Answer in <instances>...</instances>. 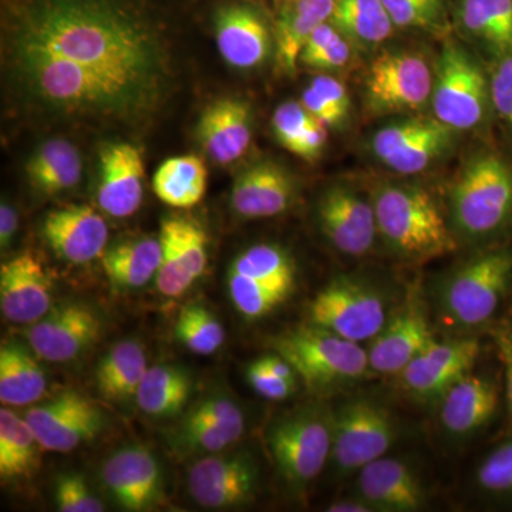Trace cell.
Masks as SVG:
<instances>
[{"mask_svg":"<svg viewBox=\"0 0 512 512\" xmlns=\"http://www.w3.org/2000/svg\"><path fill=\"white\" fill-rule=\"evenodd\" d=\"M13 46L42 50L160 96L165 57L153 30L113 0H32Z\"/></svg>","mask_w":512,"mask_h":512,"instance_id":"cell-1","label":"cell"},{"mask_svg":"<svg viewBox=\"0 0 512 512\" xmlns=\"http://www.w3.org/2000/svg\"><path fill=\"white\" fill-rule=\"evenodd\" d=\"M18 79L29 94L50 109L86 117H137L156 106L160 96L96 72L82 64L47 55L42 50L13 46Z\"/></svg>","mask_w":512,"mask_h":512,"instance_id":"cell-2","label":"cell"},{"mask_svg":"<svg viewBox=\"0 0 512 512\" xmlns=\"http://www.w3.org/2000/svg\"><path fill=\"white\" fill-rule=\"evenodd\" d=\"M377 231L394 255L407 261H427L457 248L433 197L412 184L383 183L372 197Z\"/></svg>","mask_w":512,"mask_h":512,"instance_id":"cell-3","label":"cell"},{"mask_svg":"<svg viewBox=\"0 0 512 512\" xmlns=\"http://www.w3.org/2000/svg\"><path fill=\"white\" fill-rule=\"evenodd\" d=\"M454 229L468 239L495 237L512 224V167L494 153L473 156L450 191Z\"/></svg>","mask_w":512,"mask_h":512,"instance_id":"cell-4","label":"cell"},{"mask_svg":"<svg viewBox=\"0 0 512 512\" xmlns=\"http://www.w3.org/2000/svg\"><path fill=\"white\" fill-rule=\"evenodd\" d=\"M512 281V252H485L464 262L440 291V311L448 325L477 328L493 318Z\"/></svg>","mask_w":512,"mask_h":512,"instance_id":"cell-5","label":"cell"},{"mask_svg":"<svg viewBox=\"0 0 512 512\" xmlns=\"http://www.w3.org/2000/svg\"><path fill=\"white\" fill-rule=\"evenodd\" d=\"M276 353L285 357L313 389L346 386L369 372L367 350L319 326H301L279 336Z\"/></svg>","mask_w":512,"mask_h":512,"instance_id":"cell-6","label":"cell"},{"mask_svg":"<svg viewBox=\"0 0 512 512\" xmlns=\"http://www.w3.org/2000/svg\"><path fill=\"white\" fill-rule=\"evenodd\" d=\"M266 441L286 484L305 490L332 456V413L315 406L293 410L269 427Z\"/></svg>","mask_w":512,"mask_h":512,"instance_id":"cell-7","label":"cell"},{"mask_svg":"<svg viewBox=\"0 0 512 512\" xmlns=\"http://www.w3.org/2000/svg\"><path fill=\"white\" fill-rule=\"evenodd\" d=\"M431 109L436 119L456 131L484 123L491 106L490 79L463 46L447 42L434 66Z\"/></svg>","mask_w":512,"mask_h":512,"instance_id":"cell-8","label":"cell"},{"mask_svg":"<svg viewBox=\"0 0 512 512\" xmlns=\"http://www.w3.org/2000/svg\"><path fill=\"white\" fill-rule=\"evenodd\" d=\"M295 284V264L279 245H254L229 266V296L247 319L265 318L274 312L291 296Z\"/></svg>","mask_w":512,"mask_h":512,"instance_id":"cell-9","label":"cell"},{"mask_svg":"<svg viewBox=\"0 0 512 512\" xmlns=\"http://www.w3.org/2000/svg\"><path fill=\"white\" fill-rule=\"evenodd\" d=\"M332 456L339 476H350L387 456L399 436L392 412L369 397H355L332 413Z\"/></svg>","mask_w":512,"mask_h":512,"instance_id":"cell-10","label":"cell"},{"mask_svg":"<svg viewBox=\"0 0 512 512\" xmlns=\"http://www.w3.org/2000/svg\"><path fill=\"white\" fill-rule=\"evenodd\" d=\"M434 69L410 50L380 53L365 77L367 110L379 116L416 113L430 103Z\"/></svg>","mask_w":512,"mask_h":512,"instance_id":"cell-11","label":"cell"},{"mask_svg":"<svg viewBox=\"0 0 512 512\" xmlns=\"http://www.w3.org/2000/svg\"><path fill=\"white\" fill-rule=\"evenodd\" d=\"M309 316L312 325L360 345L375 339L389 320L383 296L349 276L326 285L313 299Z\"/></svg>","mask_w":512,"mask_h":512,"instance_id":"cell-12","label":"cell"},{"mask_svg":"<svg viewBox=\"0 0 512 512\" xmlns=\"http://www.w3.org/2000/svg\"><path fill=\"white\" fill-rule=\"evenodd\" d=\"M456 133L434 116L410 117L376 131L372 150L377 160L394 173L419 174L446 156Z\"/></svg>","mask_w":512,"mask_h":512,"instance_id":"cell-13","label":"cell"},{"mask_svg":"<svg viewBox=\"0 0 512 512\" xmlns=\"http://www.w3.org/2000/svg\"><path fill=\"white\" fill-rule=\"evenodd\" d=\"M316 212L323 235L340 254L362 258L375 247L379 231L372 198L335 184L320 195Z\"/></svg>","mask_w":512,"mask_h":512,"instance_id":"cell-14","label":"cell"},{"mask_svg":"<svg viewBox=\"0 0 512 512\" xmlns=\"http://www.w3.org/2000/svg\"><path fill=\"white\" fill-rule=\"evenodd\" d=\"M40 446L56 453H69L96 439L104 429V416L92 400L67 390L42 406L33 407L25 417Z\"/></svg>","mask_w":512,"mask_h":512,"instance_id":"cell-15","label":"cell"},{"mask_svg":"<svg viewBox=\"0 0 512 512\" xmlns=\"http://www.w3.org/2000/svg\"><path fill=\"white\" fill-rule=\"evenodd\" d=\"M259 470L248 453L218 454L197 461L188 474L195 503L211 510L239 507L254 500Z\"/></svg>","mask_w":512,"mask_h":512,"instance_id":"cell-16","label":"cell"},{"mask_svg":"<svg viewBox=\"0 0 512 512\" xmlns=\"http://www.w3.org/2000/svg\"><path fill=\"white\" fill-rule=\"evenodd\" d=\"M100 335L101 320L89 305L63 302L33 323L28 340L37 359L66 363L92 348Z\"/></svg>","mask_w":512,"mask_h":512,"instance_id":"cell-17","label":"cell"},{"mask_svg":"<svg viewBox=\"0 0 512 512\" xmlns=\"http://www.w3.org/2000/svg\"><path fill=\"white\" fill-rule=\"evenodd\" d=\"M480 350L474 339H436L400 373V382L420 402H440L451 386L473 370Z\"/></svg>","mask_w":512,"mask_h":512,"instance_id":"cell-18","label":"cell"},{"mask_svg":"<svg viewBox=\"0 0 512 512\" xmlns=\"http://www.w3.org/2000/svg\"><path fill=\"white\" fill-rule=\"evenodd\" d=\"M107 490L127 511L153 510L163 500V473L148 448L128 446L111 454L101 470Z\"/></svg>","mask_w":512,"mask_h":512,"instance_id":"cell-19","label":"cell"},{"mask_svg":"<svg viewBox=\"0 0 512 512\" xmlns=\"http://www.w3.org/2000/svg\"><path fill=\"white\" fill-rule=\"evenodd\" d=\"M0 308L19 325H33L53 308L52 282L33 252H22L0 268Z\"/></svg>","mask_w":512,"mask_h":512,"instance_id":"cell-20","label":"cell"},{"mask_svg":"<svg viewBox=\"0 0 512 512\" xmlns=\"http://www.w3.org/2000/svg\"><path fill=\"white\" fill-rule=\"evenodd\" d=\"M355 497L373 511L413 512L426 505V490L416 471L394 457H380L357 471Z\"/></svg>","mask_w":512,"mask_h":512,"instance_id":"cell-21","label":"cell"},{"mask_svg":"<svg viewBox=\"0 0 512 512\" xmlns=\"http://www.w3.org/2000/svg\"><path fill=\"white\" fill-rule=\"evenodd\" d=\"M43 237L59 258L87 264L106 251L109 228L89 205H69L46 215Z\"/></svg>","mask_w":512,"mask_h":512,"instance_id":"cell-22","label":"cell"},{"mask_svg":"<svg viewBox=\"0 0 512 512\" xmlns=\"http://www.w3.org/2000/svg\"><path fill=\"white\" fill-rule=\"evenodd\" d=\"M144 197V163L140 151L127 143L106 144L100 150L97 200L114 218L136 214Z\"/></svg>","mask_w":512,"mask_h":512,"instance_id":"cell-23","label":"cell"},{"mask_svg":"<svg viewBox=\"0 0 512 512\" xmlns=\"http://www.w3.org/2000/svg\"><path fill=\"white\" fill-rule=\"evenodd\" d=\"M295 178L282 165L262 161L242 171L231 191L232 210L244 218L284 214L296 200Z\"/></svg>","mask_w":512,"mask_h":512,"instance_id":"cell-24","label":"cell"},{"mask_svg":"<svg viewBox=\"0 0 512 512\" xmlns=\"http://www.w3.org/2000/svg\"><path fill=\"white\" fill-rule=\"evenodd\" d=\"M215 40L222 59L242 70L262 66L274 49V37L264 18L245 5H229L218 10Z\"/></svg>","mask_w":512,"mask_h":512,"instance_id":"cell-25","label":"cell"},{"mask_svg":"<svg viewBox=\"0 0 512 512\" xmlns=\"http://www.w3.org/2000/svg\"><path fill=\"white\" fill-rule=\"evenodd\" d=\"M439 403L443 430L448 436L463 440L494 419L500 393L491 377L470 372L451 386Z\"/></svg>","mask_w":512,"mask_h":512,"instance_id":"cell-26","label":"cell"},{"mask_svg":"<svg viewBox=\"0 0 512 512\" xmlns=\"http://www.w3.org/2000/svg\"><path fill=\"white\" fill-rule=\"evenodd\" d=\"M197 137L215 163H234L247 153L252 140V109L247 101L220 99L202 111Z\"/></svg>","mask_w":512,"mask_h":512,"instance_id":"cell-27","label":"cell"},{"mask_svg":"<svg viewBox=\"0 0 512 512\" xmlns=\"http://www.w3.org/2000/svg\"><path fill=\"white\" fill-rule=\"evenodd\" d=\"M426 316L419 308H409L387 320L367 350L369 367L380 375H400L430 343H433Z\"/></svg>","mask_w":512,"mask_h":512,"instance_id":"cell-28","label":"cell"},{"mask_svg":"<svg viewBox=\"0 0 512 512\" xmlns=\"http://www.w3.org/2000/svg\"><path fill=\"white\" fill-rule=\"evenodd\" d=\"M454 16L463 35L491 55H512V0H458Z\"/></svg>","mask_w":512,"mask_h":512,"instance_id":"cell-29","label":"cell"},{"mask_svg":"<svg viewBox=\"0 0 512 512\" xmlns=\"http://www.w3.org/2000/svg\"><path fill=\"white\" fill-rule=\"evenodd\" d=\"M335 0H289L275 26L276 60L284 72L298 69L299 57L309 37L329 22Z\"/></svg>","mask_w":512,"mask_h":512,"instance_id":"cell-30","label":"cell"},{"mask_svg":"<svg viewBox=\"0 0 512 512\" xmlns=\"http://www.w3.org/2000/svg\"><path fill=\"white\" fill-rule=\"evenodd\" d=\"M147 370L143 345L136 340H123L101 357L96 367L97 389L110 402H127L137 396Z\"/></svg>","mask_w":512,"mask_h":512,"instance_id":"cell-31","label":"cell"},{"mask_svg":"<svg viewBox=\"0 0 512 512\" xmlns=\"http://www.w3.org/2000/svg\"><path fill=\"white\" fill-rule=\"evenodd\" d=\"M101 264L111 284L117 288H141L157 276L160 269V238H138L114 245L103 252Z\"/></svg>","mask_w":512,"mask_h":512,"instance_id":"cell-32","label":"cell"},{"mask_svg":"<svg viewBox=\"0 0 512 512\" xmlns=\"http://www.w3.org/2000/svg\"><path fill=\"white\" fill-rule=\"evenodd\" d=\"M20 343L6 342L0 349V402L6 406H26L46 392L42 366Z\"/></svg>","mask_w":512,"mask_h":512,"instance_id":"cell-33","label":"cell"},{"mask_svg":"<svg viewBox=\"0 0 512 512\" xmlns=\"http://www.w3.org/2000/svg\"><path fill=\"white\" fill-rule=\"evenodd\" d=\"M82 168V158L73 144L50 140L37 148L25 170L33 187L45 194H57L79 184Z\"/></svg>","mask_w":512,"mask_h":512,"instance_id":"cell-34","label":"cell"},{"mask_svg":"<svg viewBox=\"0 0 512 512\" xmlns=\"http://www.w3.org/2000/svg\"><path fill=\"white\" fill-rule=\"evenodd\" d=\"M329 22L357 47H375L393 33L383 0H335Z\"/></svg>","mask_w":512,"mask_h":512,"instance_id":"cell-35","label":"cell"},{"mask_svg":"<svg viewBox=\"0 0 512 512\" xmlns=\"http://www.w3.org/2000/svg\"><path fill=\"white\" fill-rule=\"evenodd\" d=\"M208 171L197 156L173 157L157 168L153 190L158 200L174 208H191L204 198Z\"/></svg>","mask_w":512,"mask_h":512,"instance_id":"cell-36","label":"cell"},{"mask_svg":"<svg viewBox=\"0 0 512 512\" xmlns=\"http://www.w3.org/2000/svg\"><path fill=\"white\" fill-rule=\"evenodd\" d=\"M191 377L184 369L171 365L148 367L136 396L138 407L148 416H177L191 396Z\"/></svg>","mask_w":512,"mask_h":512,"instance_id":"cell-37","label":"cell"},{"mask_svg":"<svg viewBox=\"0 0 512 512\" xmlns=\"http://www.w3.org/2000/svg\"><path fill=\"white\" fill-rule=\"evenodd\" d=\"M40 443L26 419L0 410V477L5 481L29 478L37 466Z\"/></svg>","mask_w":512,"mask_h":512,"instance_id":"cell-38","label":"cell"},{"mask_svg":"<svg viewBox=\"0 0 512 512\" xmlns=\"http://www.w3.org/2000/svg\"><path fill=\"white\" fill-rule=\"evenodd\" d=\"M244 431L245 420H202L187 414L171 441L185 454L218 453L237 443Z\"/></svg>","mask_w":512,"mask_h":512,"instance_id":"cell-39","label":"cell"},{"mask_svg":"<svg viewBox=\"0 0 512 512\" xmlns=\"http://www.w3.org/2000/svg\"><path fill=\"white\" fill-rule=\"evenodd\" d=\"M175 336L192 353L208 356L224 345L225 329L214 313L195 303L184 306L175 325Z\"/></svg>","mask_w":512,"mask_h":512,"instance_id":"cell-40","label":"cell"},{"mask_svg":"<svg viewBox=\"0 0 512 512\" xmlns=\"http://www.w3.org/2000/svg\"><path fill=\"white\" fill-rule=\"evenodd\" d=\"M393 25L443 36L450 32L446 0H383Z\"/></svg>","mask_w":512,"mask_h":512,"instance_id":"cell-41","label":"cell"},{"mask_svg":"<svg viewBox=\"0 0 512 512\" xmlns=\"http://www.w3.org/2000/svg\"><path fill=\"white\" fill-rule=\"evenodd\" d=\"M160 241L161 264L156 276L157 288L164 296L177 298L188 291L195 279L178 244L171 218L161 225Z\"/></svg>","mask_w":512,"mask_h":512,"instance_id":"cell-42","label":"cell"},{"mask_svg":"<svg viewBox=\"0 0 512 512\" xmlns=\"http://www.w3.org/2000/svg\"><path fill=\"white\" fill-rule=\"evenodd\" d=\"M477 484L491 495L512 494V439L495 447L477 471Z\"/></svg>","mask_w":512,"mask_h":512,"instance_id":"cell-43","label":"cell"},{"mask_svg":"<svg viewBox=\"0 0 512 512\" xmlns=\"http://www.w3.org/2000/svg\"><path fill=\"white\" fill-rule=\"evenodd\" d=\"M319 121L305 109L301 101H286L275 110L272 117V127L276 140L286 148L295 151L299 141L305 136L306 131Z\"/></svg>","mask_w":512,"mask_h":512,"instance_id":"cell-44","label":"cell"},{"mask_svg":"<svg viewBox=\"0 0 512 512\" xmlns=\"http://www.w3.org/2000/svg\"><path fill=\"white\" fill-rule=\"evenodd\" d=\"M55 501L62 512H101L106 510L99 498L90 491L82 476L64 474L56 481Z\"/></svg>","mask_w":512,"mask_h":512,"instance_id":"cell-45","label":"cell"},{"mask_svg":"<svg viewBox=\"0 0 512 512\" xmlns=\"http://www.w3.org/2000/svg\"><path fill=\"white\" fill-rule=\"evenodd\" d=\"M171 220H173L175 235L187 261L188 269L197 281L207 268V235L195 222L184 220V218H171Z\"/></svg>","mask_w":512,"mask_h":512,"instance_id":"cell-46","label":"cell"},{"mask_svg":"<svg viewBox=\"0 0 512 512\" xmlns=\"http://www.w3.org/2000/svg\"><path fill=\"white\" fill-rule=\"evenodd\" d=\"M497 60L490 77L491 106L512 127V55Z\"/></svg>","mask_w":512,"mask_h":512,"instance_id":"cell-47","label":"cell"},{"mask_svg":"<svg viewBox=\"0 0 512 512\" xmlns=\"http://www.w3.org/2000/svg\"><path fill=\"white\" fill-rule=\"evenodd\" d=\"M247 380L256 394L275 402L288 399L296 389V383L286 382L281 377L275 376L258 359L248 366Z\"/></svg>","mask_w":512,"mask_h":512,"instance_id":"cell-48","label":"cell"},{"mask_svg":"<svg viewBox=\"0 0 512 512\" xmlns=\"http://www.w3.org/2000/svg\"><path fill=\"white\" fill-rule=\"evenodd\" d=\"M353 47H355V45L350 42L348 37L339 33L329 45L323 47L320 52L309 57V59L302 62V64L318 70L342 69V67H345L346 64H349L350 60H352Z\"/></svg>","mask_w":512,"mask_h":512,"instance_id":"cell-49","label":"cell"},{"mask_svg":"<svg viewBox=\"0 0 512 512\" xmlns=\"http://www.w3.org/2000/svg\"><path fill=\"white\" fill-rule=\"evenodd\" d=\"M309 86H312L323 99L328 100L329 103L339 111L343 119L348 117L350 97L345 84L339 82L335 77L325 76V74H323V76L315 77Z\"/></svg>","mask_w":512,"mask_h":512,"instance_id":"cell-50","label":"cell"},{"mask_svg":"<svg viewBox=\"0 0 512 512\" xmlns=\"http://www.w3.org/2000/svg\"><path fill=\"white\" fill-rule=\"evenodd\" d=\"M301 103L315 119H318L320 123L325 124V126L338 127L346 120L343 119L339 111L336 110L328 100L323 99L312 86H308L303 90Z\"/></svg>","mask_w":512,"mask_h":512,"instance_id":"cell-51","label":"cell"},{"mask_svg":"<svg viewBox=\"0 0 512 512\" xmlns=\"http://www.w3.org/2000/svg\"><path fill=\"white\" fill-rule=\"evenodd\" d=\"M325 124L316 121L315 124L308 131L305 136L299 141L295 151L292 154L305 158V160H315L322 154L323 147H325L326 140H328V133H326Z\"/></svg>","mask_w":512,"mask_h":512,"instance_id":"cell-52","label":"cell"},{"mask_svg":"<svg viewBox=\"0 0 512 512\" xmlns=\"http://www.w3.org/2000/svg\"><path fill=\"white\" fill-rule=\"evenodd\" d=\"M498 346L505 367V396L512 414V330L498 335Z\"/></svg>","mask_w":512,"mask_h":512,"instance_id":"cell-53","label":"cell"},{"mask_svg":"<svg viewBox=\"0 0 512 512\" xmlns=\"http://www.w3.org/2000/svg\"><path fill=\"white\" fill-rule=\"evenodd\" d=\"M18 225V214H16L15 208L8 202H2L0 205V245L3 249L9 247L15 237Z\"/></svg>","mask_w":512,"mask_h":512,"instance_id":"cell-54","label":"cell"},{"mask_svg":"<svg viewBox=\"0 0 512 512\" xmlns=\"http://www.w3.org/2000/svg\"><path fill=\"white\" fill-rule=\"evenodd\" d=\"M329 512H375L370 505L360 498L353 497L350 500H340L328 507Z\"/></svg>","mask_w":512,"mask_h":512,"instance_id":"cell-55","label":"cell"}]
</instances>
